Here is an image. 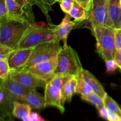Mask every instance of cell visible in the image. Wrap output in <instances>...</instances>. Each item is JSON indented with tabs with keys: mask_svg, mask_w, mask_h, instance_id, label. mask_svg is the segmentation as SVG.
<instances>
[{
	"mask_svg": "<svg viewBox=\"0 0 121 121\" xmlns=\"http://www.w3.org/2000/svg\"><path fill=\"white\" fill-rule=\"evenodd\" d=\"M106 71H107V72H109V73L110 72H114L117 69V67H118L113 59L106 61Z\"/></svg>",
	"mask_w": 121,
	"mask_h": 121,
	"instance_id": "30",
	"label": "cell"
},
{
	"mask_svg": "<svg viewBox=\"0 0 121 121\" xmlns=\"http://www.w3.org/2000/svg\"><path fill=\"white\" fill-rule=\"evenodd\" d=\"M76 77L78 79V83H77L76 93L83 95L89 94L93 92L91 86L83 78L79 76H77Z\"/></svg>",
	"mask_w": 121,
	"mask_h": 121,
	"instance_id": "23",
	"label": "cell"
},
{
	"mask_svg": "<svg viewBox=\"0 0 121 121\" xmlns=\"http://www.w3.org/2000/svg\"><path fill=\"white\" fill-rule=\"evenodd\" d=\"M33 48H17L10 54L8 64L10 70H18L24 66L30 56Z\"/></svg>",
	"mask_w": 121,
	"mask_h": 121,
	"instance_id": "13",
	"label": "cell"
},
{
	"mask_svg": "<svg viewBox=\"0 0 121 121\" xmlns=\"http://www.w3.org/2000/svg\"><path fill=\"white\" fill-rule=\"evenodd\" d=\"M81 98L82 100L88 102L94 105L96 107V109L100 106H104L103 98L94 92H92L89 94L83 95L81 96Z\"/></svg>",
	"mask_w": 121,
	"mask_h": 121,
	"instance_id": "21",
	"label": "cell"
},
{
	"mask_svg": "<svg viewBox=\"0 0 121 121\" xmlns=\"http://www.w3.org/2000/svg\"><path fill=\"white\" fill-rule=\"evenodd\" d=\"M9 78L28 88L33 89L39 87L45 88L47 83L46 82L33 76L28 71L10 70Z\"/></svg>",
	"mask_w": 121,
	"mask_h": 121,
	"instance_id": "8",
	"label": "cell"
},
{
	"mask_svg": "<svg viewBox=\"0 0 121 121\" xmlns=\"http://www.w3.org/2000/svg\"><path fill=\"white\" fill-rule=\"evenodd\" d=\"M14 50V49L0 44V59H8L11 53Z\"/></svg>",
	"mask_w": 121,
	"mask_h": 121,
	"instance_id": "27",
	"label": "cell"
},
{
	"mask_svg": "<svg viewBox=\"0 0 121 121\" xmlns=\"http://www.w3.org/2000/svg\"><path fill=\"white\" fill-rule=\"evenodd\" d=\"M78 76L83 78L91 86L93 92L99 95L102 98H104L106 92H105L102 85L91 72L83 69Z\"/></svg>",
	"mask_w": 121,
	"mask_h": 121,
	"instance_id": "16",
	"label": "cell"
},
{
	"mask_svg": "<svg viewBox=\"0 0 121 121\" xmlns=\"http://www.w3.org/2000/svg\"><path fill=\"white\" fill-rule=\"evenodd\" d=\"M31 118L33 121H48L46 119H44L39 113L35 112H31Z\"/></svg>",
	"mask_w": 121,
	"mask_h": 121,
	"instance_id": "35",
	"label": "cell"
},
{
	"mask_svg": "<svg viewBox=\"0 0 121 121\" xmlns=\"http://www.w3.org/2000/svg\"><path fill=\"white\" fill-rule=\"evenodd\" d=\"M9 64L8 59H0V79L2 80H4L9 78Z\"/></svg>",
	"mask_w": 121,
	"mask_h": 121,
	"instance_id": "25",
	"label": "cell"
},
{
	"mask_svg": "<svg viewBox=\"0 0 121 121\" xmlns=\"http://www.w3.org/2000/svg\"><path fill=\"white\" fill-rule=\"evenodd\" d=\"M87 14L88 18L86 21H88L91 30L95 27L100 26L115 28L109 14L108 0H92Z\"/></svg>",
	"mask_w": 121,
	"mask_h": 121,
	"instance_id": "6",
	"label": "cell"
},
{
	"mask_svg": "<svg viewBox=\"0 0 121 121\" xmlns=\"http://www.w3.org/2000/svg\"><path fill=\"white\" fill-rule=\"evenodd\" d=\"M115 40L117 50H121V28L115 29Z\"/></svg>",
	"mask_w": 121,
	"mask_h": 121,
	"instance_id": "28",
	"label": "cell"
},
{
	"mask_svg": "<svg viewBox=\"0 0 121 121\" xmlns=\"http://www.w3.org/2000/svg\"><path fill=\"white\" fill-rule=\"evenodd\" d=\"M70 15L66 14V15L59 25L55 26L54 30V35L57 40H61L63 42V46H67V39L69 34L72 28L76 26L81 21H71Z\"/></svg>",
	"mask_w": 121,
	"mask_h": 121,
	"instance_id": "11",
	"label": "cell"
},
{
	"mask_svg": "<svg viewBox=\"0 0 121 121\" xmlns=\"http://www.w3.org/2000/svg\"><path fill=\"white\" fill-rule=\"evenodd\" d=\"M115 29L113 27L100 26L92 30L96 40L97 52L105 62L113 59L117 51Z\"/></svg>",
	"mask_w": 121,
	"mask_h": 121,
	"instance_id": "3",
	"label": "cell"
},
{
	"mask_svg": "<svg viewBox=\"0 0 121 121\" xmlns=\"http://www.w3.org/2000/svg\"><path fill=\"white\" fill-rule=\"evenodd\" d=\"M120 117H121V116H120Z\"/></svg>",
	"mask_w": 121,
	"mask_h": 121,
	"instance_id": "38",
	"label": "cell"
},
{
	"mask_svg": "<svg viewBox=\"0 0 121 121\" xmlns=\"http://www.w3.org/2000/svg\"><path fill=\"white\" fill-rule=\"evenodd\" d=\"M113 60L115 61L117 66L121 70V50H117L115 53Z\"/></svg>",
	"mask_w": 121,
	"mask_h": 121,
	"instance_id": "33",
	"label": "cell"
},
{
	"mask_svg": "<svg viewBox=\"0 0 121 121\" xmlns=\"http://www.w3.org/2000/svg\"><path fill=\"white\" fill-rule=\"evenodd\" d=\"M103 99H104V105L108 111L117 113L119 116L121 115V109L119 106L112 98H111L107 94V93H105Z\"/></svg>",
	"mask_w": 121,
	"mask_h": 121,
	"instance_id": "22",
	"label": "cell"
},
{
	"mask_svg": "<svg viewBox=\"0 0 121 121\" xmlns=\"http://www.w3.org/2000/svg\"><path fill=\"white\" fill-rule=\"evenodd\" d=\"M18 102L28 105L34 109H43L47 107L45 98L41 95L35 88L30 90L26 95L22 96Z\"/></svg>",
	"mask_w": 121,
	"mask_h": 121,
	"instance_id": "14",
	"label": "cell"
},
{
	"mask_svg": "<svg viewBox=\"0 0 121 121\" xmlns=\"http://www.w3.org/2000/svg\"><path fill=\"white\" fill-rule=\"evenodd\" d=\"M31 89V88L25 87L9 78L1 81L0 90H2L14 101H18L22 96L26 95Z\"/></svg>",
	"mask_w": 121,
	"mask_h": 121,
	"instance_id": "9",
	"label": "cell"
},
{
	"mask_svg": "<svg viewBox=\"0 0 121 121\" xmlns=\"http://www.w3.org/2000/svg\"><path fill=\"white\" fill-rule=\"evenodd\" d=\"M57 57L51 60L39 63L28 69L27 71L33 76L44 81L48 82L55 74L57 66Z\"/></svg>",
	"mask_w": 121,
	"mask_h": 121,
	"instance_id": "7",
	"label": "cell"
},
{
	"mask_svg": "<svg viewBox=\"0 0 121 121\" xmlns=\"http://www.w3.org/2000/svg\"><path fill=\"white\" fill-rule=\"evenodd\" d=\"M33 24L27 19H0V44L15 50L26 31Z\"/></svg>",
	"mask_w": 121,
	"mask_h": 121,
	"instance_id": "1",
	"label": "cell"
},
{
	"mask_svg": "<svg viewBox=\"0 0 121 121\" xmlns=\"http://www.w3.org/2000/svg\"><path fill=\"white\" fill-rule=\"evenodd\" d=\"M54 27L55 25L52 23H48L47 26L33 24L24 34L17 48H33L42 43L56 40Z\"/></svg>",
	"mask_w": 121,
	"mask_h": 121,
	"instance_id": "2",
	"label": "cell"
},
{
	"mask_svg": "<svg viewBox=\"0 0 121 121\" xmlns=\"http://www.w3.org/2000/svg\"><path fill=\"white\" fill-rule=\"evenodd\" d=\"M7 14V17L16 20L27 19L24 5L16 0H6Z\"/></svg>",
	"mask_w": 121,
	"mask_h": 121,
	"instance_id": "15",
	"label": "cell"
},
{
	"mask_svg": "<svg viewBox=\"0 0 121 121\" xmlns=\"http://www.w3.org/2000/svg\"><path fill=\"white\" fill-rule=\"evenodd\" d=\"M62 48L59 40H52L42 43L33 47V52L24 66L18 70L27 71L32 66L43 62L51 60L57 57L59 52Z\"/></svg>",
	"mask_w": 121,
	"mask_h": 121,
	"instance_id": "5",
	"label": "cell"
},
{
	"mask_svg": "<svg viewBox=\"0 0 121 121\" xmlns=\"http://www.w3.org/2000/svg\"><path fill=\"white\" fill-rule=\"evenodd\" d=\"M109 121H121V117L117 113L109 111L108 120Z\"/></svg>",
	"mask_w": 121,
	"mask_h": 121,
	"instance_id": "34",
	"label": "cell"
},
{
	"mask_svg": "<svg viewBox=\"0 0 121 121\" xmlns=\"http://www.w3.org/2000/svg\"><path fill=\"white\" fill-rule=\"evenodd\" d=\"M57 60L55 74L77 76L83 70L77 52L68 46H63L57 55Z\"/></svg>",
	"mask_w": 121,
	"mask_h": 121,
	"instance_id": "4",
	"label": "cell"
},
{
	"mask_svg": "<svg viewBox=\"0 0 121 121\" xmlns=\"http://www.w3.org/2000/svg\"><path fill=\"white\" fill-rule=\"evenodd\" d=\"M99 113V116L103 119H105L106 120H108V114H109V111L107 109L106 107L104 106H100V107L97 108Z\"/></svg>",
	"mask_w": 121,
	"mask_h": 121,
	"instance_id": "31",
	"label": "cell"
},
{
	"mask_svg": "<svg viewBox=\"0 0 121 121\" xmlns=\"http://www.w3.org/2000/svg\"><path fill=\"white\" fill-rule=\"evenodd\" d=\"M6 0H0V19L7 17V11Z\"/></svg>",
	"mask_w": 121,
	"mask_h": 121,
	"instance_id": "29",
	"label": "cell"
},
{
	"mask_svg": "<svg viewBox=\"0 0 121 121\" xmlns=\"http://www.w3.org/2000/svg\"><path fill=\"white\" fill-rule=\"evenodd\" d=\"M108 8L111 19L115 28H121V0H108Z\"/></svg>",
	"mask_w": 121,
	"mask_h": 121,
	"instance_id": "17",
	"label": "cell"
},
{
	"mask_svg": "<svg viewBox=\"0 0 121 121\" xmlns=\"http://www.w3.org/2000/svg\"></svg>",
	"mask_w": 121,
	"mask_h": 121,
	"instance_id": "39",
	"label": "cell"
},
{
	"mask_svg": "<svg viewBox=\"0 0 121 121\" xmlns=\"http://www.w3.org/2000/svg\"><path fill=\"white\" fill-rule=\"evenodd\" d=\"M46 1L50 6H52L56 2H59L60 0H46Z\"/></svg>",
	"mask_w": 121,
	"mask_h": 121,
	"instance_id": "36",
	"label": "cell"
},
{
	"mask_svg": "<svg viewBox=\"0 0 121 121\" xmlns=\"http://www.w3.org/2000/svg\"><path fill=\"white\" fill-rule=\"evenodd\" d=\"M16 1H18L19 2L24 5V9L27 17L31 24L35 23L34 15H33V11H32V7L34 5H36L40 8L43 13L47 17V20L48 21V23H52L49 13L52 11L53 9L52 8V6H50L47 4L46 0H16Z\"/></svg>",
	"mask_w": 121,
	"mask_h": 121,
	"instance_id": "12",
	"label": "cell"
},
{
	"mask_svg": "<svg viewBox=\"0 0 121 121\" xmlns=\"http://www.w3.org/2000/svg\"><path fill=\"white\" fill-rule=\"evenodd\" d=\"M74 0H60V8L66 14H69L74 5Z\"/></svg>",
	"mask_w": 121,
	"mask_h": 121,
	"instance_id": "26",
	"label": "cell"
},
{
	"mask_svg": "<svg viewBox=\"0 0 121 121\" xmlns=\"http://www.w3.org/2000/svg\"><path fill=\"white\" fill-rule=\"evenodd\" d=\"M73 76H65L55 74L53 78L49 81V82L53 86L61 89L66 82L70 79Z\"/></svg>",
	"mask_w": 121,
	"mask_h": 121,
	"instance_id": "24",
	"label": "cell"
},
{
	"mask_svg": "<svg viewBox=\"0 0 121 121\" xmlns=\"http://www.w3.org/2000/svg\"><path fill=\"white\" fill-rule=\"evenodd\" d=\"M74 1L81 5L87 11H88L90 9V7H91V4L92 2V0H74Z\"/></svg>",
	"mask_w": 121,
	"mask_h": 121,
	"instance_id": "32",
	"label": "cell"
},
{
	"mask_svg": "<svg viewBox=\"0 0 121 121\" xmlns=\"http://www.w3.org/2000/svg\"><path fill=\"white\" fill-rule=\"evenodd\" d=\"M21 120L22 121H32L30 115H27L26 116V117H23V118H22Z\"/></svg>",
	"mask_w": 121,
	"mask_h": 121,
	"instance_id": "37",
	"label": "cell"
},
{
	"mask_svg": "<svg viewBox=\"0 0 121 121\" xmlns=\"http://www.w3.org/2000/svg\"><path fill=\"white\" fill-rule=\"evenodd\" d=\"M44 91V98L47 106H54L61 113L65 112V104L62 102L61 89L52 85L49 82L46 83Z\"/></svg>",
	"mask_w": 121,
	"mask_h": 121,
	"instance_id": "10",
	"label": "cell"
},
{
	"mask_svg": "<svg viewBox=\"0 0 121 121\" xmlns=\"http://www.w3.org/2000/svg\"><path fill=\"white\" fill-rule=\"evenodd\" d=\"M78 79L76 76H73L61 89V95L62 102H70L72 96L76 93Z\"/></svg>",
	"mask_w": 121,
	"mask_h": 121,
	"instance_id": "18",
	"label": "cell"
},
{
	"mask_svg": "<svg viewBox=\"0 0 121 121\" xmlns=\"http://www.w3.org/2000/svg\"><path fill=\"white\" fill-rule=\"evenodd\" d=\"M69 14L70 15L71 17L73 18L75 20L81 21V22L86 20L88 18L87 11L81 5L75 1Z\"/></svg>",
	"mask_w": 121,
	"mask_h": 121,
	"instance_id": "20",
	"label": "cell"
},
{
	"mask_svg": "<svg viewBox=\"0 0 121 121\" xmlns=\"http://www.w3.org/2000/svg\"><path fill=\"white\" fill-rule=\"evenodd\" d=\"M31 109L32 108L28 105L15 101L13 107V117L22 119L23 117L31 114Z\"/></svg>",
	"mask_w": 121,
	"mask_h": 121,
	"instance_id": "19",
	"label": "cell"
}]
</instances>
